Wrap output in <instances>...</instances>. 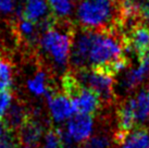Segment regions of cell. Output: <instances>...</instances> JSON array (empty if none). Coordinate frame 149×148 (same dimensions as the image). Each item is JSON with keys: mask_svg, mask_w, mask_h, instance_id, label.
Returning <instances> with one entry per match:
<instances>
[{"mask_svg": "<svg viewBox=\"0 0 149 148\" xmlns=\"http://www.w3.org/2000/svg\"><path fill=\"white\" fill-rule=\"evenodd\" d=\"M121 57H123L122 43L113 34L94 29L87 54V68L106 71Z\"/></svg>", "mask_w": 149, "mask_h": 148, "instance_id": "obj_1", "label": "cell"}, {"mask_svg": "<svg viewBox=\"0 0 149 148\" xmlns=\"http://www.w3.org/2000/svg\"><path fill=\"white\" fill-rule=\"evenodd\" d=\"M72 43L70 32L54 25L42 32L39 37V46L44 54L59 69L65 68L70 61Z\"/></svg>", "mask_w": 149, "mask_h": 148, "instance_id": "obj_2", "label": "cell"}, {"mask_svg": "<svg viewBox=\"0 0 149 148\" xmlns=\"http://www.w3.org/2000/svg\"><path fill=\"white\" fill-rule=\"evenodd\" d=\"M114 12L113 0H81L76 8V17L86 29H96L109 24Z\"/></svg>", "mask_w": 149, "mask_h": 148, "instance_id": "obj_3", "label": "cell"}, {"mask_svg": "<svg viewBox=\"0 0 149 148\" xmlns=\"http://www.w3.org/2000/svg\"><path fill=\"white\" fill-rule=\"evenodd\" d=\"M63 87L65 94L72 100L76 113L93 114L100 108L101 99L95 91L81 85L75 75L68 73L63 77Z\"/></svg>", "mask_w": 149, "mask_h": 148, "instance_id": "obj_4", "label": "cell"}, {"mask_svg": "<svg viewBox=\"0 0 149 148\" xmlns=\"http://www.w3.org/2000/svg\"><path fill=\"white\" fill-rule=\"evenodd\" d=\"M75 77L81 85L95 91L101 100H110L113 96L114 80L113 75L100 69L83 68L79 69Z\"/></svg>", "mask_w": 149, "mask_h": 148, "instance_id": "obj_5", "label": "cell"}, {"mask_svg": "<svg viewBox=\"0 0 149 148\" xmlns=\"http://www.w3.org/2000/svg\"><path fill=\"white\" fill-rule=\"evenodd\" d=\"M74 144H83L91 137L94 132V119L91 114L76 113L66 121L63 128Z\"/></svg>", "mask_w": 149, "mask_h": 148, "instance_id": "obj_6", "label": "cell"}, {"mask_svg": "<svg viewBox=\"0 0 149 148\" xmlns=\"http://www.w3.org/2000/svg\"><path fill=\"white\" fill-rule=\"evenodd\" d=\"M46 98L50 117L56 123H63L74 114L72 100L66 94H54L49 91Z\"/></svg>", "mask_w": 149, "mask_h": 148, "instance_id": "obj_7", "label": "cell"}, {"mask_svg": "<svg viewBox=\"0 0 149 148\" xmlns=\"http://www.w3.org/2000/svg\"><path fill=\"white\" fill-rule=\"evenodd\" d=\"M44 135H45L44 124L36 117L31 114L24 121V123L20 126L19 133H17L20 144L27 145L34 148H36L40 144Z\"/></svg>", "mask_w": 149, "mask_h": 148, "instance_id": "obj_8", "label": "cell"}, {"mask_svg": "<svg viewBox=\"0 0 149 148\" xmlns=\"http://www.w3.org/2000/svg\"><path fill=\"white\" fill-rule=\"evenodd\" d=\"M149 76V52L139 58V62L136 66L131 68L124 74L122 87L125 91H133L138 87Z\"/></svg>", "mask_w": 149, "mask_h": 148, "instance_id": "obj_9", "label": "cell"}, {"mask_svg": "<svg viewBox=\"0 0 149 148\" xmlns=\"http://www.w3.org/2000/svg\"><path fill=\"white\" fill-rule=\"evenodd\" d=\"M126 48L133 51L138 58L149 52V26L148 25H135L133 26L126 40Z\"/></svg>", "mask_w": 149, "mask_h": 148, "instance_id": "obj_10", "label": "cell"}, {"mask_svg": "<svg viewBox=\"0 0 149 148\" xmlns=\"http://www.w3.org/2000/svg\"><path fill=\"white\" fill-rule=\"evenodd\" d=\"M19 13L21 17L35 23H39L50 17L47 0H25L23 7L19 10Z\"/></svg>", "mask_w": 149, "mask_h": 148, "instance_id": "obj_11", "label": "cell"}, {"mask_svg": "<svg viewBox=\"0 0 149 148\" xmlns=\"http://www.w3.org/2000/svg\"><path fill=\"white\" fill-rule=\"evenodd\" d=\"M118 145L119 148H149V131L145 128H133L122 135Z\"/></svg>", "mask_w": 149, "mask_h": 148, "instance_id": "obj_12", "label": "cell"}, {"mask_svg": "<svg viewBox=\"0 0 149 148\" xmlns=\"http://www.w3.org/2000/svg\"><path fill=\"white\" fill-rule=\"evenodd\" d=\"M136 125V118L134 113V107H133L132 97L125 101L118 112V131L127 133L131 130L135 128Z\"/></svg>", "mask_w": 149, "mask_h": 148, "instance_id": "obj_13", "label": "cell"}, {"mask_svg": "<svg viewBox=\"0 0 149 148\" xmlns=\"http://www.w3.org/2000/svg\"><path fill=\"white\" fill-rule=\"evenodd\" d=\"M29 114L27 113L25 107H23L22 105H19V103H12L8 112L3 117L6 119L4 124L9 130L17 131L20 128L22 124L24 123L25 120L29 118Z\"/></svg>", "mask_w": 149, "mask_h": 148, "instance_id": "obj_14", "label": "cell"}, {"mask_svg": "<svg viewBox=\"0 0 149 148\" xmlns=\"http://www.w3.org/2000/svg\"><path fill=\"white\" fill-rule=\"evenodd\" d=\"M132 100L136 123L144 124L149 119V108L146 89H141L138 91L134 97H132Z\"/></svg>", "mask_w": 149, "mask_h": 148, "instance_id": "obj_15", "label": "cell"}, {"mask_svg": "<svg viewBox=\"0 0 149 148\" xmlns=\"http://www.w3.org/2000/svg\"><path fill=\"white\" fill-rule=\"evenodd\" d=\"M26 87L31 94H33L36 97L46 96L47 93L50 91L48 86V80L45 72H38L33 77L27 80Z\"/></svg>", "mask_w": 149, "mask_h": 148, "instance_id": "obj_16", "label": "cell"}, {"mask_svg": "<svg viewBox=\"0 0 149 148\" xmlns=\"http://www.w3.org/2000/svg\"><path fill=\"white\" fill-rule=\"evenodd\" d=\"M47 2L54 17L60 19L69 17L74 10L73 0H47Z\"/></svg>", "mask_w": 149, "mask_h": 148, "instance_id": "obj_17", "label": "cell"}, {"mask_svg": "<svg viewBox=\"0 0 149 148\" xmlns=\"http://www.w3.org/2000/svg\"><path fill=\"white\" fill-rule=\"evenodd\" d=\"M17 29H19L21 36H23L29 41H35V39L38 37V34L40 33L37 23L32 22V21L24 19V17H20Z\"/></svg>", "mask_w": 149, "mask_h": 148, "instance_id": "obj_18", "label": "cell"}, {"mask_svg": "<svg viewBox=\"0 0 149 148\" xmlns=\"http://www.w3.org/2000/svg\"><path fill=\"white\" fill-rule=\"evenodd\" d=\"M13 70L10 62L0 58V91L9 89L12 86Z\"/></svg>", "mask_w": 149, "mask_h": 148, "instance_id": "obj_19", "label": "cell"}, {"mask_svg": "<svg viewBox=\"0 0 149 148\" xmlns=\"http://www.w3.org/2000/svg\"><path fill=\"white\" fill-rule=\"evenodd\" d=\"M40 148H64L58 130H49L46 132Z\"/></svg>", "mask_w": 149, "mask_h": 148, "instance_id": "obj_20", "label": "cell"}, {"mask_svg": "<svg viewBox=\"0 0 149 148\" xmlns=\"http://www.w3.org/2000/svg\"><path fill=\"white\" fill-rule=\"evenodd\" d=\"M85 144L89 148H110L111 140L106 134H98L91 137Z\"/></svg>", "mask_w": 149, "mask_h": 148, "instance_id": "obj_21", "label": "cell"}, {"mask_svg": "<svg viewBox=\"0 0 149 148\" xmlns=\"http://www.w3.org/2000/svg\"><path fill=\"white\" fill-rule=\"evenodd\" d=\"M20 147V140L17 134L14 131L9 130L6 131L3 136L0 140V148H19Z\"/></svg>", "mask_w": 149, "mask_h": 148, "instance_id": "obj_22", "label": "cell"}, {"mask_svg": "<svg viewBox=\"0 0 149 148\" xmlns=\"http://www.w3.org/2000/svg\"><path fill=\"white\" fill-rule=\"evenodd\" d=\"M13 103L12 94L8 89L0 91V119L3 118Z\"/></svg>", "mask_w": 149, "mask_h": 148, "instance_id": "obj_23", "label": "cell"}, {"mask_svg": "<svg viewBox=\"0 0 149 148\" xmlns=\"http://www.w3.org/2000/svg\"><path fill=\"white\" fill-rule=\"evenodd\" d=\"M17 0H0V13L10 14L15 10Z\"/></svg>", "mask_w": 149, "mask_h": 148, "instance_id": "obj_24", "label": "cell"}, {"mask_svg": "<svg viewBox=\"0 0 149 148\" xmlns=\"http://www.w3.org/2000/svg\"><path fill=\"white\" fill-rule=\"evenodd\" d=\"M6 131H7V126H6L3 121H1V119H0V140H1V137L6 133Z\"/></svg>", "mask_w": 149, "mask_h": 148, "instance_id": "obj_25", "label": "cell"}, {"mask_svg": "<svg viewBox=\"0 0 149 148\" xmlns=\"http://www.w3.org/2000/svg\"><path fill=\"white\" fill-rule=\"evenodd\" d=\"M146 94H147V101H148V108H149V87L146 89Z\"/></svg>", "mask_w": 149, "mask_h": 148, "instance_id": "obj_26", "label": "cell"}, {"mask_svg": "<svg viewBox=\"0 0 149 148\" xmlns=\"http://www.w3.org/2000/svg\"><path fill=\"white\" fill-rule=\"evenodd\" d=\"M79 148H89V147H88V146H87L85 143H83V144L81 145V146H79Z\"/></svg>", "mask_w": 149, "mask_h": 148, "instance_id": "obj_27", "label": "cell"}]
</instances>
